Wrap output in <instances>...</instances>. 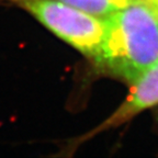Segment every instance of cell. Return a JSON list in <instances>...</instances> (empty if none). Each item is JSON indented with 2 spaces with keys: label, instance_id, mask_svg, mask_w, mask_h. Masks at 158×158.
<instances>
[{
  "label": "cell",
  "instance_id": "5b68a950",
  "mask_svg": "<svg viewBox=\"0 0 158 158\" xmlns=\"http://www.w3.org/2000/svg\"><path fill=\"white\" fill-rule=\"evenodd\" d=\"M147 3L153 8V10L155 11V13L158 17V0H146Z\"/></svg>",
  "mask_w": 158,
  "mask_h": 158
},
{
  "label": "cell",
  "instance_id": "6da1fadb",
  "mask_svg": "<svg viewBox=\"0 0 158 158\" xmlns=\"http://www.w3.org/2000/svg\"><path fill=\"white\" fill-rule=\"evenodd\" d=\"M103 21V43L94 65L135 84L158 63L157 15L145 0L118 10Z\"/></svg>",
  "mask_w": 158,
  "mask_h": 158
},
{
  "label": "cell",
  "instance_id": "277c9868",
  "mask_svg": "<svg viewBox=\"0 0 158 158\" xmlns=\"http://www.w3.org/2000/svg\"><path fill=\"white\" fill-rule=\"evenodd\" d=\"M66 5L74 7L103 20L108 15L132 3L145 0H58Z\"/></svg>",
  "mask_w": 158,
  "mask_h": 158
},
{
  "label": "cell",
  "instance_id": "7a4b0ae2",
  "mask_svg": "<svg viewBox=\"0 0 158 158\" xmlns=\"http://www.w3.org/2000/svg\"><path fill=\"white\" fill-rule=\"evenodd\" d=\"M34 18L94 64L101 52L104 21L58 0H5Z\"/></svg>",
  "mask_w": 158,
  "mask_h": 158
},
{
  "label": "cell",
  "instance_id": "3957f363",
  "mask_svg": "<svg viewBox=\"0 0 158 158\" xmlns=\"http://www.w3.org/2000/svg\"><path fill=\"white\" fill-rule=\"evenodd\" d=\"M158 104V63L152 67L142 78L132 85L125 101L98 128L103 131L124 124L133 116L146 109Z\"/></svg>",
  "mask_w": 158,
  "mask_h": 158
}]
</instances>
